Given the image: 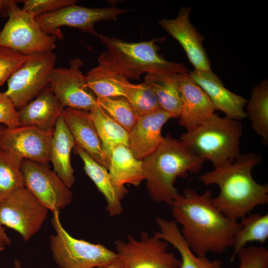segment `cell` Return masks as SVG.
<instances>
[{"instance_id":"1","label":"cell","mask_w":268,"mask_h":268,"mask_svg":"<svg viewBox=\"0 0 268 268\" xmlns=\"http://www.w3.org/2000/svg\"><path fill=\"white\" fill-rule=\"evenodd\" d=\"M170 207L174 220L182 226V235L197 256L221 254L232 247L240 224L228 218L214 205L210 190L200 194L187 188Z\"/></svg>"},{"instance_id":"2","label":"cell","mask_w":268,"mask_h":268,"mask_svg":"<svg viewBox=\"0 0 268 268\" xmlns=\"http://www.w3.org/2000/svg\"><path fill=\"white\" fill-rule=\"evenodd\" d=\"M261 155L241 154L232 163L214 168L199 177L205 185L215 184L220 190L213 198L214 205L234 221L242 219L256 207L268 203V185L256 182L253 169L262 161Z\"/></svg>"},{"instance_id":"3","label":"cell","mask_w":268,"mask_h":268,"mask_svg":"<svg viewBox=\"0 0 268 268\" xmlns=\"http://www.w3.org/2000/svg\"><path fill=\"white\" fill-rule=\"evenodd\" d=\"M207 160L168 134L159 146L142 160L144 180L151 199L171 206L180 196L178 177L199 172Z\"/></svg>"},{"instance_id":"4","label":"cell","mask_w":268,"mask_h":268,"mask_svg":"<svg viewBox=\"0 0 268 268\" xmlns=\"http://www.w3.org/2000/svg\"><path fill=\"white\" fill-rule=\"evenodd\" d=\"M107 48L99 58L128 80H139L143 73L179 74L188 71L181 63L168 61L159 53L157 44L160 39L139 42H128L99 34Z\"/></svg>"},{"instance_id":"5","label":"cell","mask_w":268,"mask_h":268,"mask_svg":"<svg viewBox=\"0 0 268 268\" xmlns=\"http://www.w3.org/2000/svg\"><path fill=\"white\" fill-rule=\"evenodd\" d=\"M242 134L239 121L214 113L196 128L182 134L179 140L217 168L232 163L241 154Z\"/></svg>"},{"instance_id":"6","label":"cell","mask_w":268,"mask_h":268,"mask_svg":"<svg viewBox=\"0 0 268 268\" xmlns=\"http://www.w3.org/2000/svg\"><path fill=\"white\" fill-rule=\"evenodd\" d=\"M52 224L56 233L51 235L53 258L61 268H95L108 266L118 259L115 251L101 244L76 239L64 228L60 211L53 212Z\"/></svg>"},{"instance_id":"7","label":"cell","mask_w":268,"mask_h":268,"mask_svg":"<svg viewBox=\"0 0 268 268\" xmlns=\"http://www.w3.org/2000/svg\"><path fill=\"white\" fill-rule=\"evenodd\" d=\"M18 1L15 0L5 12L8 20L0 32V46L26 56L52 52L57 38L44 32L35 17L17 5Z\"/></svg>"},{"instance_id":"8","label":"cell","mask_w":268,"mask_h":268,"mask_svg":"<svg viewBox=\"0 0 268 268\" xmlns=\"http://www.w3.org/2000/svg\"><path fill=\"white\" fill-rule=\"evenodd\" d=\"M115 253L124 268H179L180 260L169 251L165 241L147 232L139 239L128 235L114 241Z\"/></svg>"},{"instance_id":"9","label":"cell","mask_w":268,"mask_h":268,"mask_svg":"<svg viewBox=\"0 0 268 268\" xmlns=\"http://www.w3.org/2000/svg\"><path fill=\"white\" fill-rule=\"evenodd\" d=\"M56 60L57 56L53 52L30 55L8 79L4 93L16 109L32 101L48 85Z\"/></svg>"},{"instance_id":"10","label":"cell","mask_w":268,"mask_h":268,"mask_svg":"<svg viewBox=\"0 0 268 268\" xmlns=\"http://www.w3.org/2000/svg\"><path fill=\"white\" fill-rule=\"evenodd\" d=\"M130 9L115 6L104 7H88L73 4L53 12L35 17L41 30L46 34L62 38L60 27L68 26L75 28L82 32L98 37L99 34L94 28L96 23L110 21Z\"/></svg>"},{"instance_id":"11","label":"cell","mask_w":268,"mask_h":268,"mask_svg":"<svg viewBox=\"0 0 268 268\" xmlns=\"http://www.w3.org/2000/svg\"><path fill=\"white\" fill-rule=\"evenodd\" d=\"M49 210L25 187L0 201V223L27 241L42 227Z\"/></svg>"},{"instance_id":"12","label":"cell","mask_w":268,"mask_h":268,"mask_svg":"<svg viewBox=\"0 0 268 268\" xmlns=\"http://www.w3.org/2000/svg\"><path fill=\"white\" fill-rule=\"evenodd\" d=\"M82 65L80 58H75L69 61L68 67H55L50 74L48 86L63 109L89 112L97 104L80 69Z\"/></svg>"},{"instance_id":"13","label":"cell","mask_w":268,"mask_h":268,"mask_svg":"<svg viewBox=\"0 0 268 268\" xmlns=\"http://www.w3.org/2000/svg\"><path fill=\"white\" fill-rule=\"evenodd\" d=\"M21 171L24 187L49 210L60 211L72 202L70 189L46 164L23 159Z\"/></svg>"},{"instance_id":"14","label":"cell","mask_w":268,"mask_h":268,"mask_svg":"<svg viewBox=\"0 0 268 268\" xmlns=\"http://www.w3.org/2000/svg\"><path fill=\"white\" fill-rule=\"evenodd\" d=\"M53 133L32 126L5 127L0 134V148L22 159L46 164L50 161Z\"/></svg>"},{"instance_id":"15","label":"cell","mask_w":268,"mask_h":268,"mask_svg":"<svg viewBox=\"0 0 268 268\" xmlns=\"http://www.w3.org/2000/svg\"><path fill=\"white\" fill-rule=\"evenodd\" d=\"M189 6L182 7L174 19L163 18L159 24L181 45L195 70H211L209 60L203 46V38L191 23Z\"/></svg>"},{"instance_id":"16","label":"cell","mask_w":268,"mask_h":268,"mask_svg":"<svg viewBox=\"0 0 268 268\" xmlns=\"http://www.w3.org/2000/svg\"><path fill=\"white\" fill-rule=\"evenodd\" d=\"M179 76L182 110L178 123L190 131L206 121L215 109L208 96L189 73H181Z\"/></svg>"},{"instance_id":"17","label":"cell","mask_w":268,"mask_h":268,"mask_svg":"<svg viewBox=\"0 0 268 268\" xmlns=\"http://www.w3.org/2000/svg\"><path fill=\"white\" fill-rule=\"evenodd\" d=\"M189 74L208 96L215 110L223 112L227 118L238 121L247 117L245 110L247 100L225 88L220 79L211 70L194 69Z\"/></svg>"},{"instance_id":"18","label":"cell","mask_w":268,"mask_h":268,"mask_svg":"<svg viewBox=\"0 0 268 268\" xmlns=\"http://www.w3.org/2000/svg\"><path fill=\"white\" fill-rule=\"evenodd\" d=\"M62 115L73 137L75 145L85 150L108 170L110 160L103 150L101 141L89 112L65 108Z\"/></svg>"},{"instance_id":"19","label":"cell","mask_w":268,"mask_h":268,"mask_svg":"<svg viewBox=\"0 0 268 268\" xmlns=\"http://www.w3.org/2000/svg\"><path fill=\"white\" fill-rule=\"evenodd\" d=\"M172 118L161 109L139 117L129 133L128 147L137 159L142 160L159 146L163 139L162 129Z\"/></svg>"},{"instance_id":"20","label":"cell","mask_w":268,"mask_h":268,"mask_svg":"<svg viewBox=\"0 0 268 268\" xmlns=\"http://www.w3.org/2000/svg\"><path fill=\"white\" fill-rule=\"evenodd\" d=\"M74 149L83 162L85 173L104 196L108 214L111 216L120 215L123 211L122 201L128 192L127 189L125 186L119 187L115 185L108 170L85 150L76 145Z\"/></svg>"},{"instance_id":"21","label":"cell","mask_w":268,"mask_h":268,"mask_svg":"<svg viewBox=\"0 0 268 268\" xmlns=\"http://www.w3.org/2000/svg\"><path fill=\"white\" fill-rule=\"evenodd\" d=\"M63 109L48 85L33 100L18 111L20 126H32L53 133Z\"/></svg>"},{"instance_id":"22","label":"cell","mask_w":268,"mask_h":268,"mask_svg":"<svg viewBox=\"0 0 268 268\" xmlns=\"http://www.w3.org/2000/svg\"><path fill=\"white\" fill-rule=\"evenodd\" d=\"M75 142L62 114L55 125L51 144L50 161L54 171L68 188L75 182L74 170L70 161L71 150Z\"/></svg>"},{"instance_id":"23","label":"cell","mask_w":268,"mask_h":268,"mask_svg":"<svg viewBox=\"0 0 268 268\" xmlns=\"http://www.w3.org/2000/svg\"><path fill=\"white\" fill-rule=\"evenodd\" d=\"M155 222L159 231L153 235L172 245L180 256L179 268H222L218 260H209L206 257L197 256L184 238L178 224L175 220L157 217Z\"/></svg>"},{"instance_id":"24","label":"cell","mask_w":268,"mask_h":268,"mask_svg":"<svg viewBox=\"0 0 268 268\" xmlns=\"http://www.w3.org/2000/svg\"><path fill=\"white\" fill-rule=\"evenodd\" d=\"M108 171L114 184L119 187L126 184L138 186L144 180L142 160L137 159L124 144L112 149Z\"/></svg>"},{"instance_id":"25","label":"cell","mask_w":268,"mask_h":268,"mask_svg":"<svg viewBox=\"0 0 268 268\" xmlns=\"http://www.w3.org/2000/svg\"><path fill=\"white\" fill-rule=\"evenodd\" d=\"M86 76L87 87L97 98L125 97L129 80L123 77L98 58V65Z\"/></svg>"},{"instance_id":"26","label":"cell","mask_w":268,"mask_h":268,"mask_svg":"<svg viewBox=\"0 0 268 268\" xmlns=\"http://www.w3.org/2000/svg\"><path fill=\"white\" fill-rule=\"evenodd\" d=\"M144 81L152 88L160 108L173 118L180 117L182 102L179 87V74L148 73Z\"/></svg>"},{"instance_id":"27","label":"cell","mask_w":268,"mask_h":268,"mask_svg":"<svg viewBox=\"0 0 268 268\" xmlns=\"http://www.w3.org/2000/svg\"><path fill=\"white\" fill-rule=\"evenodd\" d=\"M89 113L101 141L103 150L110 160L112 149L119 144L129 145V133L108 115L97 104Z\"/></svg>"},{"instance_id":"28","label":"cell","mask_w":268,"mask_h":268,"mask_svg":"<svg viewBox=\"0 0 268 268\" xmlns=\"http://www.w3.org/2000/svg\"><path fill=\"white\" fill-rule=\"evenodd\" d=\"M246 113L256 133L268 144V81L265 79L253 89Z\"/></svg>"},{"instance_id":"29","label":"cell","mask_w":268,"mask_h":268,"mask_svg":"<svg viewBox=\"0 0 268 268\" xmlns=\"http://www.w3.org/2000/svg\"><path fill=\"white\" fill-rule=\"evenodd\" d=\"M239 223L241 227L234 237L231 261L235 259L238 252L248 243L256 241L263 244L268 239V213H250L241 219Z\"/></svg>"},{"instance_id":"30","label":"cell","mask_w":268,"mask_h":268,"mask_svg":"<svg viewBox=\"0 0 268 268\" xmlns=\"http://www.w3.org/2000/svg\"><path fill=\"white\" fill-rule=\"evenodd\" d=\"M23 159L0 148V201L24 187L21 164Z\"/></svg>"},{"instance_id":"31","label":"cell","mask_w":268,"mask_h":268,"mask_svg":"<svg viewBox=\"0 0 268 268\" xmlns=\"http://www.w3.org/2000/svg\"><path fill=\"white\" fill-rule=\"evenodd\" d=\"M125 97L139 117L160 109L152 88L145 81L138 84L129 81Z\"/></svg>"},{"instance_id":"32","label":"cell","mask_w":268,"mask_h":268,"mask_svg":"<svg viewBox=\"0 0 268 268\" xmlns=\"http://www.w3.org/2000/svg\"><path fill=\"white\" fill-rule=\"evenodd\" d=\"M96 99L97 104L104 112L128 133L133 129L139 117L125 97Z\"/></svg>"},{"instance_id":"33","label":"cell","mask_w":268,"mask_h":268,"mask_svg":"<svg viewBox=\"0 0 268 268\" xmlns=\"http://www.w3.org/2000/svg\"><path fill=\"white\" fill-rule=\"evenodd\" d=\"M23 55L10 48L0 46V86L28 59Z\"/></svg>"},{"instance_id":"34","label":"cell","mask_w":268,"mask_h":268,"mask_svg":"<svg viewBox=\"0 0 268 268\" xmlns=\"http://www.w3.org/2000/svg\"><path fill=\"white\" fill-rule=\"evenodd\" d=\"M236 256L240 263L238 268H268V250L266 248L245 247Z\"/></svg>"},{"instance_id":"35","label":"cell","mask_w":268,"mask_h":268,"mask_svg":"<svg viewBox=\"0 0 268 268\" xmlns=\"http://www.w3.org/2000/svg\"><path fill=\"white\" fill-rule=\"evenodd\" d=\"M22 9L35 17L57 11L67 5L75 4V0H25Z\"/></svg>"},{"instance_id":"36","label":"cell","mask_w":268,"mask_h":268,"mask_svg":"<svg viewBox=\"0 0 268 268\" xmlns=\"http://www.w3.org/2000/svg\"><path fill=\"white\" fill-rule=\"evenodd\" d=\"M0 124L11 129L20 126L18 110L10 98L0 92Z\"/></svg>"},{"instance_id":"37","label":"cell","mask_w":268,"mask_h":268,"mask_svg":"<svg viewBox=\"0 0 268 268\" xmlns=\"http://www.w3.org/2000/svg\"><path fill=\"white\" fill-rule=\"evenodd\" d=\"M11 242L3 226L0 223V253L11 245Z\"/></svg>"},{"instance_id":"38","label":"cell","mask_w":268,"mask_h":268,"mask_svg":"<svg viewBox=\"0 0 268 268\" xmlns=\"http://www.w3.org/2000/svg\"><path fill=\"white\" fill-rule=\"evenodd\" d=\"M14 1L15 0H0V13L5 16L7 9Z\"/></svg>"},{"instance_id":"39","label":"cell","mask_w":268,"mask_h":268,"mask_svg":"<svg viewBox=\"0 0 268 268\" xmlns=\"http://www.w3.org/2000/svg\"><path fill=\"white\" fill-rule=\"evenodd\" d=\"M95 268H124L123 263L118 258L112 264L105 267Z\"/></svg>"},{"instance_id":"40","label":"cell","mask_w":268,"mask_h":268,"mask_svg":"<svg viewBox=\"0 0 268 268\" xmlns=\"http://www.w3.org/2000/svg\"><path fill=\"white\" fill-rule=\"evenodd\" d=\"M13 268H23L20 261L15 260L13 262Z\"/></svg>"},{"instance_id":"41","label":"cell","mask_w":268,"mask_h":268,"mask_svg":"<svg viewBox=\"0 0 268 268\" xmlns=\"http://www.w3.org/2000/svg\"><path fill=\"white\" fill-rule=\"evenodd\" d=\"M4 127L5 126H0V134L1 133Z\"/></svg>"},{"instance_id":"42","label":"cell","mask_w":268,"mask_h":268,"mask_svg":"<svg viewBox=\"0 0 268 268\" xmlns=\"http://www.w3.org/2000/svg\"></svg>"}]
</instances>
